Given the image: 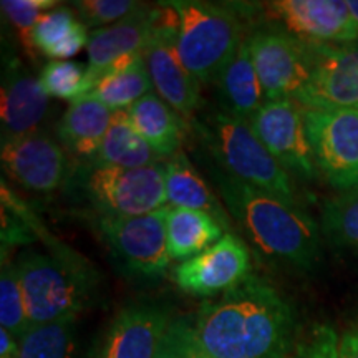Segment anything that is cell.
Returning a JSON list of instances; mask_svg holds the SVG:
<instances>
[{
    "label": "cell",
    "mask_w": 358,
    "mask_h": 358,
    "mask_svg": "<svg viewBox=\"0 0 358 358\" xmlns=\"http://www.w3.org/2000/svg\"><path fill=\"white\" fill-rule=\"evenodd\" d=\"M252 271L249 248L232 232L198 256L187 259L173 268L171 277L182 292L213 297L236 287Z\"/></svg>",
    "instance_id": "7c38bea8"
},
{
    "label": "cell",
    "mask_w": 358,
    "mask_h": 358,
    "mask_svg": "<svg viewBox=\"0 0 358 358\" xmlns=\"http://www.w3.org/2000/svg\"><path fill=\"white\" fill-rule=\"evenodd\" d=\"M19 358H82L77 317L32 325L19 340Z\"/></svg>",
    "instance_id": "83f0119b"
},
{
    "label": "cell",
    "mask_w": 358,
    "mask_h": 358,
    "mask_svg": "<svg viewBox=\"0 0 358 358\" xmlns=\"http://www.w3.org/2000/svg\"><path fill=\"white\" fill-rule=\"evenodd\" d=\"M217 83L224 105L231 115L249 122L250 116L261 108L264 90L250 55L248 37L237 47L229 64L219 75Z\"/></svg>",
    "instance_id": "603a6c76"
},
{
    "label": "cell",
    "mask_w": 358,
    "mask_h": 358,
    "mask_svg": "<svg viewBox=\"0 0 358 358\" xmlns=\"http://www.w3.org/2000/svg\"><path fill=\"white\" fill-rule=\"evenodd\" d=\"M53 256L25 250L15 261L30 327L77 317L96 287L93 267L65 245Z\"/></svg>",
    "instance_id": "3957f363"
},
{
    "label": "cell",
    "mask_w": 358,
    "mask_h": 358,
    "mask_svg": "<svg viewBox=\"0 0 358 358\" xmlns=\"http://www.w3.org/2000/svg\"><path fill=\"white\" fill-rule=\"evenodd\" d=\"M164 187L168 204L211 214L224 229L229 231V221L221 203L182 151H178L164 164Z\"/></svg>",
    "instance_id": "44dd1931"
},
{
    "label": "cell",
    "mask_w": 358,
    "mask_h": 358,
    "mask_svg": "<svg viewBox=\"0 0 358 358\" xmlns=\"http://www.w3.org/2000/svg\"><path fill=\"white\" fill-rule=\"evenodd\" d=\"M285 32L320 43L358 40V24L343 0H275L264 3Z\"/></svg>",
    "instance_id": "9a60e30c"
},
{
    "label": "cell",
    "mask_w": 358,
    "mask_h": 358,
    "mask_svg": "<svg viewBox=\"0 0 358 358\" xmlns=\"http://www.w3.org/2000/svg\"><path fill=\"white\" fill-rule=\"evenodd\" d=\"M338 358H358V332H347L340 338Z\"/></svg>",
    "instance_id": "d590c367"
},
{
    "label": "cell",
    "mask_w": 358,
    "mask_h": 358,
    "mask_svg": "<svg viewBox=\"0 0 358 358\" xmlns=\"http://www.w3.org/2000/svg\"><path fill=\"white\" fill-rule=\"evenodd\" d=\"M171 20L173 10L164 6V2H161L159 7L146 6L118 24L101 27L90 32L87 45L88 92L95 87L98 75L103 70L124 57L145 52L156 32Z\"/></svg>",
    "instance_id": "5bb4252c"
},
{
    "label": "cell",
    "mask_w": 358,
    "mask_h": 358,
    "mask_svg": "<svg viewBox=\"0 0 358 358\" xmlns=\"http://www.w3.org/2000/svg\"><path fill=\"white\" fill-rule=\"evenodd\" d=\"M347 6H348V10L352 13V17L358 24V0H347Z\"/></svg>",
    "instance_id": "8d00e7d4"
},
{
    "label": "cell",
    "mask_w": 358,
    "mask_h": 358,
    "mask_svg": "<svg viewBox=\"0 0 358 358\" xmlns=\"http://www.w3.org/2000/svg\"><path fill=\"white\" fill-rule=\"evenodd\" d=\"M176 17V50L192 77L217 82L244 40L243 22L236 10L199 0L164 2Z\"/></svg>",
    "instance_id": "277c9868"
},
{
    "label": "cell",
    "mask_w": 358,
    "mask_h": 358,
    "mask_svg": "<svg viewBox=\"0 0 358 358\" xmlns=\"http://www.w3.org/2000/svg\"><path fill=\"white\" fill-rule=\"evenodd\" d=\"M224 227L216 217L204 211L169 208L166 216V236L169 256L185 262L198 256L222 239Z\"/></svg>",
    "instance_id": "cb8c5ba5"
},
{
    "label": "cell",
    "mask_w": 358,
    "mask_h": 358,
    "mask_svg": "<svg viewBox=\"0 0 358 358\" xmlns=\"http://www.w3.org/2000/svg\"><path fill=\"white\" fill-rule=\"evenodd\" d=\"M171 324L168 312L155 306H129L111 320L95 358H156Z\"/></svg>",
    "instance_id": "e0dca14e"
},
{
    "label": "cell",
    "mask_w": 358,
    "mask_h": 358,
    "mask_svg": "<svg viewBox=\"0 0 358 358\" xmlns=\"http://www.w3.org/2000/svg\"><path fill=\"white\" fill-rule=\"evenodd\" d=\"M0 158L8 178L37 194L55 192L69 174L65 148L45 133L35 131L2 141Z\"/></svg>",
    "instance_id": "4fadbf2b"
},
{
    "label": "cell",
    "mask_w": 358,
    "mask_h": 358,
    "mask_svg": "<svg viewBox=\"0 0 358 358\" xmlns=\"http://www.w3.org/2000/svg\"><path fill=\"white\" fill-rule=\"evenodd\" d=\"M87 71L88 66L77 62L52 60L40 73V85L48 96L71 103L88 93Z\"/></svg>",
    "instance_id": "f546056e"
},
{
    "label": "cell",
    "mask_w": 358,
    "mask_h": 358,
    "mask_svg": "<svg viewBox=\"0 0 358 358\" xmlns=\"http://www.w3.org/2000/svg\"><path fill=\"white\" fill-rule=\"evenodd\" d=\"M221 198L264 256L285 266L312 268L320 257V224L297 204L245 185L219 169Z\"/></svg>",
    "instance_id": "7a4b0ae2"
},
{
    "label": "cell",
    "mask_w": 358,
    "mask_h": 358,
    "mask_svg": "<svg viewBox=\"0 0 358 358\" xmlns=\"http://www.w3.org/2000/svg\"><path fill=\"white\" fill-rule=\"evenodd\" d=\"M151 80L145 64V52L118 60L98 75V80L85 96L98 100L110 110H127L150 93Z\"/></svg>",
    "instance_id": "7402d4cb"
},
{
    "label": "cell",
    "mask_w": 358,
    "mask_h": 358,
    "mask_svg": "<svg viewBox=\"0 0 358 358\" xmlns=\"http://www.w3.org/2000/svg\"><path fill=\"white\" fill-rule=\"evenodd\" d=\"M48 110V95L17 57L3 60L0 90L2 141L37 131Z\"/></svg>",
    "instance_id": "ac0fdd59"
},
{
    "label": "cell",
    "mask_w": 358,
    "mask_h": 358,
    "mask_svg": "<svg viewBox=\"0 0 358 358\" xmlns=\"http://www.w3.org/2000/svg\"><path fill=\"white\" fill-rule=\"evenodd\" d=\"M156 358H213L201 347L192 324L174 320L169 324Z\"/></svg>",
    "instance_id": "d6a6232c"
},
{
    "label": "cell",
    "mask_w": 358,
    "mask_h": 358,
    "mask_svg": "<svg viewBox=\"0 0 358 358\" xmlns=\"http://www.w3.org/2000/svg\"><path fill=\"white\" fill-rule=\"evenodd\" d=\"M0 325L17 340L24 337L30 329L15 262L7 261L6 254H2V274H0Z\"/></svg>",
    "instance_id": "f1b7e54d"
},
{
    "label": "cell",
    "mask_w": 358,
    "mask_h": 358,
    "mask_svg": "<svg viewBox=\"0 0 358 358\" xmlns=\"http://www.w3.org/2000/svg\"><path fill=\"white\" fill-rule=\"evenodd\" d=\"M248 40L266 101L295 100L310 78L307 40L277 29H259Z\"/></svg>",
    "instance_id": "9c48e42d"
},
{
    "label": "cell",
    "mask_w": 358,
    "mask_h": 358,
    "mask_svg": "<svg viewBox=\"0 0 358 358\" xmlns=\"http://www.w3.org/2000/svg\"><path fill=\"white\" fill-rule=\"evenodd\" d=\"M3 15L10 20L20 35L22 43L27 50H32V32L43 13L57 8V0H2Z\"/></svg>",
    "instance_id": "4dcf8cb0"
},
{
    "label": "cell",
    "mask_w": 358,
    "mask_h": 358,
    "mask_svg": "<svg viewBox=\"0 0 358 358\" xmlns=\"http://www.w3.org/2000/svg\"><path fill=\"white\" fill-rule=\"evenodd\" d=\"M250 127L268 153L287 173L303 179L315 176L310 143H308L302 106L290 98L264 101L250 116Z\"/></svg>",
    "instance_id": "8fae6325"
},
{
    "label": "cell",
    "mask_w": 358,
    "mask_h": 358,
    "mask_svg": "<svg viewBox=\"0 0 358 358\" xmlns=\"http://www.w3.org/2000/svg\"><path fill=\"white\" fill-rule=\"evenodd\" d=\"M338 335L330 325H315L289 358H338Z\"/></svg>",
    "instance_id": "836d02e7"
},
{
    "label": "cell",
    "mask_w": 358,
    "mask_h": 358,
    "mask_svg": "<svg viewBox=\"0 0 358 358\" xmlns=\"http://www.w3.org/2000/svg\"><path fill=\"white\" fill-rule=\"evenodd\" d=\"M134 129L153 148L159 158H171L179 151L185 123L178 111L169 106L158 93H148L127 108Z\"/></svg>",
    "instance_id": "ffe728a7"
},
{
    "label": "cell",
    "mask_w": 358,
    "mask_h": 358,
    "mask_svg": "<svg viewBox=\"0 0 358 358\" xmlns=\"http://www.w3.org/2000/svg\"><path fill=\"white\" fill-rule=\"evenodd\" d=\"M199 128L221 164V171L256 189L297 204L289 173L268 153L248 120L237 118L229 111H217Z\"/></svg>",
    "instance_id": "5b68a950"
},
{
    "label": "cell",
    "mask_w": 358,
    "mask_h": 358,
    "mask_svg": "<svg viewBox=\"0 0 358 358\" xmlns=\"http://www.w3.org/2000/svg\"><path fill=\"white\" fill-rule=\"evenodd\" d=\"M19 340L6 329H0V358H19Z\"/></svg>",
    "instance_id": "e575fe53"
},
{
    "label": "cell",
    "mask_w": 358,
    "mask_h": 358,
    "mask_svg": "<svg viewBox=\"0 0 358 358\" xmlns=\"http://www.w3.org/2000/svg\"><path fill=\"white\" fill-rule=\"evenodd\" d=\"M192 329L213 358H285L294 313L267 280L250 274L217 299L203 302Z\"/></svg>",
    "instance_id": "6da1fadb"
},
{
    "label": "cell",
    "mask_w": 358,
    "mask_h": 358,
    "mask_svg": "<svg viewBox=\"0 0 358 358\" xmlns=\"http://www.w3.org/2000/svg\"><path fill=\"white\" fill-rule=\"evenodd\" d=\"M308 52L310 78L294 101L302 108L358 110V40L308 42Z\"/></svg>",
    "instance_id": "30bf717a"
},
{
    "label": "cell",
    "mask_w": 358,
    "mask_h": 358,
    "mask_svg": "<svg viewBox=\"0 0 358 358\" xmlns=\"http://www.w3.org/2000/svg\"><path fill=\"white\" fill-rule=\"evenodd\" d=\"M320 232L335 252L358 261V189L340 192L322 204Z\"/></svg>",
    "instance_id": "4316f807"
},
{
    "label": "cell",
    "mask_w": 358,
    "mask_h": 358,
    "mask_svg": "<svg viewBox=\"0 0 358 358\" xmlns=\"http://www.w3.org/2000/svg\"><path fill=\"white\" fill-rule=\"evenodd\" d=\"M145 64L156 93L181 116H191L201 105L199 80L192 77L176 50V17L156 32L145 48Z\"/></svg>",
    "instance_id": "2e32d148"
},
{
    "label": "cell",
    "mask_w": 358,
    "mask_h": 358,
    "mask_svg": "<svg viewBox=\"0 0 358 358\" xmlns=\"http://www.w3.org/2000/svg\"><path fill=\"white\" fill-rule=\"evenodd\" d=\"M90 32L66 7L43 13L32 32V45L53 60L75 57L88 45Z\"/></svg>",
    "instance_id": "484cf974"
},
{
    "label": "cell",
    "mask_w": 358,
    "mask_h": 358,
    "mask_svg": "<svg viewBox=\"0 0 358 358\" xmlns=\"http://www.w3.org/2000/svg\"><path fill=\"white\" fill-rule=\"evenodd\" d=\"M315 168L335 189H358V110L302 108Z\"/></svg>",
    "instance_id": "ba28073f"
},
{
    "label": "cell",
    "mask_w": 358,
    "mask_h": 358,
    "mask_svg": "<svg viewBox=\"0 0 358 358\" xmlns=\"http://www.w3.org/2000/svg\"><path fill=\"white\" fill-rule=\"evenodd\" d=\"M168 208L145 216H101L95 229L122 271L138 279L155 280L166 274L171 262L166 236Z\"/></svg>",
    "instance_id": "52a82bcc"
},
{
    "label": "cell",
    "mask_w": 358,
    "mask_h": 358,
    "mask_svg": "<svg viewBox=\"0 0 358 358\" xmlns=\"http://www.w3.org/2000/svg\"><path fill=\"white\" fill-rule=\"evenodd\" d=\"M161 158L133 127L127 110H116L92 163L115 168H143L159 164Z\"/></svg>",
    "instance_id": "d4e9b609"
},
{
    "label": "cell",
    "mask_w": 358,
    "mask_h": 358,
    "mask_svg": "<svg viewBox=\"0 0 358 358\" xmlns=\"http://www.w3.org/2000/svg\"><path fill=\"white\" fill-rule=\"evenodd\" d=\"M113 110L93 98L71 101L57 127L58 138L66 151L80 158H93L113 118Z\"/></svg>",
    "instance_id": "d6986e66"
},
{
    "label": "cell",
    "mask_w": 358,
    "mask_h": 358,
    "mask_svg": "<svg viewBox=\"0 0 358 358\" xmlns=\"http://www.w3.org/2000/svg\"><path fill=\"white\" fill-rule=\"evenodd\" d=\"M85 27L118 24L145 8V3L134 0H77L73 2Z\"/></svg>",
    "instance_id": "1f68e13d"
},
{
    "label": "cell",
    "mask_w": 358,
    "mask_h": 358,
    "mask_svg": "<svg viewBox=\"0 0 358 358\" xmlns=\"http://www.w3.org/2000/svg\"><path fill=\"white\" fill-rule=\"evenodd\" d=\"M85 198L101 216H145L168 203L164 166L115 168L92 163L80 173Z\"/></svg>",
    "instance_id": "8992f818"
}]
</instances>
